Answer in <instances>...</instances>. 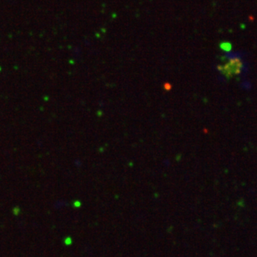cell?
I'll return each instance as SVG.
<instances>
[{
    "instance_id": "1",
    "label": "cell",
    "mask_w": 257,
    "mask_h": 257,
    "mask_svg": "<svg viewBox=\"0 0 257 257\" xmlns=\"http://www.w3.org/2000/svg\"><path fill=\"white\" fill-rule=\"evenodd\" d=\"M243 67V62L241 58H232L223 65H219L217 69L226 79H231L241 74Z\"/></svg>"
},
{
    "instance_id": "2",
    "label": "cell",
    "mask_w": 257,
    "mask_h": 257,
    "mask_svg": "<svg viewBox=\"0 0 257 257\" xmlns=\"http://www.w3.org/2000/svg\"><path fill=\"white\" fill-rule=\"evenodd\" d=\"M220 48L224 52H230L232 49V44L229 42H222L220 43Z\"/></svg>"
}]
</instances>
